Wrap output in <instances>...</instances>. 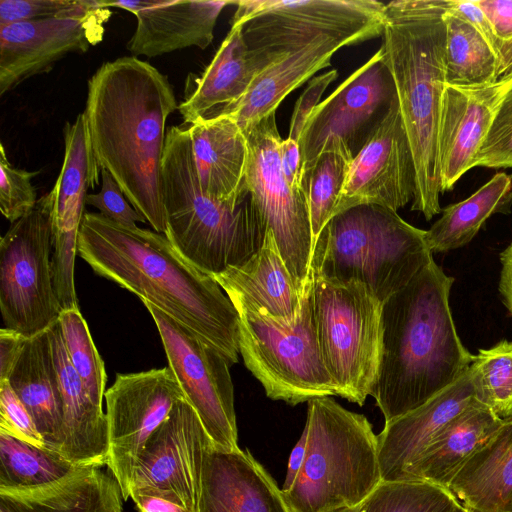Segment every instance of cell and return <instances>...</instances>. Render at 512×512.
Instances as JSON below:
<instances>
[{
  "label": "cell",
  "mask_w": 512,
  "mask_h": 512,
  "mask_svg": "<svg viewBox=\"0 0 512 512\" xmlns=\"http://www.w3.org/2000/svg\"><path fill=\"white\" fill-rule=\"evenodd\" d=\"M78 256L99 276L170 316L238 362V312L216 280L187 261L165 234L85 213Z\"/></svg>",
  "instance_id": "cell-1"
},
{
  "label": "cell",
  "mask_w": 512,
  "mask_h": 512,
  "mask_svg": "<svg viewBox=\"0 0 512 512\" xmlns=\"http://www.w3.org/2000/svg\"><path fill=\"white\" fill-rule=\"evenodd\" d=\"M178 108L168 78L134 56L102 64L88 81L84 110L94 156L154 231L165 234V124Z\"/></svg>",
  "instance_id": "cell-2"
},
{
  "label": "cell",
  "mask_w": 512,
  "mask_h": 512,
  "mask_svg": "<svg viewBox=\"0 0 512 512\" xmlns=\"http://www.w3.org/2000/svg\"><path fill=\"white\" fill-rule=\"evenodd\" d=\"M454 280L431 259L382 303L380 360L370 396L385 423L453 384L473 360L450 309Z\"/></svg>",
  "instance_id": "cell-3"
},
{
  "label": "cell",
  "mask_w": 512,
  "mask_h": 512,
  "mask_svg": "<svg viewBox=\"0 0 512 512\" xmlns=\"http://www.w3.org/2000/svg\"><path fill=\"white\" fill-rule=\"evenodd\" d=\"M448 5L449 0L391 1L385 4L381 35V50L414 159L411 209L426 220L442 211L438 131L445 86L443 16Z\"/></svg>",
  "instance_id": "cell-4"
},
{
  "label": "cell",
  "mask_w": 512,
  "mask_h": 512,
  "mask_svg": "<svg viewBox=\"0 0 512 512\" xmlns=\"http://www.w3.org/2000/svg\"><path fill=\"white\" fill-rule=\"evenodd\" d=\"M162 184L165 236L205 274L240 266L262 247L267 225L250 194L233 207L202 192L188 129L172 126L166 134Z\"/></svg>",
  "instance_id": "cell-5"
},
{
  "label": "cell",
  "mask_w": 512,
  "mask_h": 512,
  "mask_svg": "<svg viewBox=\"0 0 512 512\" xmlns=\"http://www.w3.org/2000/svg\"><path fill=\"white\" fill-rule=\"evenodd\" d=\"M425 235L388 207L354 206L334 215L318 235L311 273L359 282L382 304L433 259Z\"/></svg>",
  "instance_id": "cell-6"
},
{
  "label": "cell",
  "mask_w": 512,
  "mask_h": 512,
  "mask_svg": "<svg viewBox=\"0 0 512 512\" xmlns=\"http://www.w3.org/2000/svg\"><path fill=\"white\" fill-rule=\"evenodd\" d=\"M303 464L284 492L296 512L360 505L381 483L378 438L363 414L330 397L308 401Z\"/></svg>",
  "instance_id": "cell-7"
},
{
  "label": "cell",
  "mask_w": 512,
  "mask_h": 512,
  "mask_svg": "<svg viewBox=\"0 0 512 512\" xmlns=\"http://www.w3.org/2000/svg\"><path fill=\"white\" fill-rule=\"evenodd\" d=\"M233 305L239 316L240 354L270 399L297 405L337 395L318 341L312 275L291 322Z\"/></svg>",
  "instance_id": "cell-8"
},
{
  "label": "cell",
  "mask_w": 512,
  "mask_h": 512,
  "mask_svg": "<svg viewBox=\"0 0 512 512\" xmlns=\"http://www.w3.org/2000/svg\"><path fill=\"white\" fill-rule=\"evenodd\" d=\"M311 275L324 363L337 395L362 406L377 377L382 304L359 282L335 283Z\"/></svg>",
  "instance_id": "cell-9"
},
{
  "label": "cell",
  "mask_w": 512,
  "mask_h": 512,
  "mask_svg": "<svg viewBox=\"0 0 512 512\" xmlns=\"http://www.w3.org/2000/svg\"><path fill=\"white\" fill-rule=\"evenodd\" d=\"M232 25H240L249 50L281 56L320 36L351 45L381 36L385 4L375 0L237 1Z\"/></svg>",
  "instance_id": "cell-10"
},
{
  "label": "cell",
  "mask_w": 512,
  "mask_h": 512,
  "mask_svg": "<svg viewBox=\"0 0 512 512\" xmlns=\"http://www.w3.org/2000/svg\"><path fill=\"white\" fill-rule=\"evenodd\" d=\"M50 203L13 222L0 240V310L4 327L25 338L47 331L60 318L52 276Z\"/></svg>",
  "instance_id": "cell-11"
},
{
  "label": "cell",
  "mask_w": 512,
  "mask_h": 512,
  "mask_svg": "<svg viewBox=\"0 0 512 512\" xmlns=\"http://www.w3.org/2000/svg\"><path fill=\"white\" fill-rule=\"evenodd\" d=\"M248 156L244 190L273 233L281 257L302 295L311 277L313 236L303 191L289 187L280 166L282 141L276 111L264 116L246 134Z\"/></svg>",
  "instance_id": "cell-12"
},
{
  "label": "cell",
  "mask_w": 512,
  "mask_h": 512,
  "mask_svg": "<svg viewBox=\"0 0 512 512\" xmlns=\"http://www.w3.org/2000/svg\"><path fill=\"white\" fill-rule=\"evenodd\" d=\"M396 101L393 77L380 48L309 116L298 142L302 174L326 150L340 149L354 159Z\"/></svg>",
  "instance_id": "cell-13"
},
{
  "label": "cell",
  "mask_w": 512,
  "mask_h": 512,
  "mask_svg": "<svg viewBox=\"0 0 512 512\" xmlns=\"http://www.w3.org/2000/svg\"><path fill=\"white\" fill-rule=\"evenodd\" d=\"M142 302L156 324L168 366L214 446L223 451L240 449L231 364L179 322L149 302Z\"/></svg>",
  "instance_id": "cell-14"
},
{
  "label": "cell",
  "mask_w": 512,
  "mask_h": 512,
  "mask_svg": "<svg viewBox=\"0 0 512 512\" xmlns=\"http://www.w3.org/2000/svg\"><path fill=\"white\" fill-rule=\"evenodd\" d=\"M108 460L123 500L130 497L139 456L154 431L185 395L169 366L116 375L105 391Z\"/></svg>",
  "instance_id": "cell-15"
},
{
  "label": "cell",
  "mask_w": 512,
  "mask_h": 512,
  "mask_svg": "<svg viewBox=\"0 0 512 512\" xmlns=\"http://www.w3.org/2000/svg\"><path fill=\"white\" fill-rule=\"evenodd\" d=\"M110 15L105 1L91 0L75 13L0 26V95L101 42Z\"/></svg>",
  "instance_id": "cell-16"
},
{
  "label": "cell",
  "mask_w": 512,
  "mask_h": 512,
  "mask_svg": "<svg viewBox=\"0 0 512 512\" xmlns=\"http://www.w3.org/2000/svg\"><path fill=\"white\" fill-rule=\"evenodd\" d=\"M64 160L52 190V276L62 311L79 308L74 267L88 189L99 185L101 169L93 153L84 113L64 129Z\"/></svg>",
  "instance_id": "cell-17"
},
{
  "label": "cell",
  "mask_w": 512,
  "mask_h": 512,
  "mask_svg": "<svg viewBox=\"0 0 512 512\" xmlns=\"http://www.w3.org/2000/svg\"><path fill=\"white\" fill-rule=\"evenodd\" d=\"M212 445L192 406L186 400L179 402L142 450L130 492H158L188 512H197L203 459Z\"/></svg>",
  "instance_id": "cell-18"
},
{
  "label": "cell",
  "mask_w": 512,
  "mask_h": 512,
  "mask_svg": "<svg viewBox=\"0 0 512 512\" xmlns=\"http://www.w3.org/2000/svg\"><path fill=\"white\" fill-rule=\"evenodd\" d=\"M415 166L398 100L349 166L334 215L375 204L394 211L413 200Z\"/></svg>",
  "instance_id": "cell-19"
},
{
  "label": "cell",
  "mask_w": 512,
  "mask_h": 512,
  "mask_svg": "<svg viewBox=\"0 0 512 512\" xmlns=\"http://www.w3.org/2000/svg\"><path fill=\"white\" fill-rule=\"evenodd\" d=\"M511 90L512 73L483 86H444L438 131L442 193L472 169L473 159Z\"/></svg>",
  "instance_id": "cell-20"
},
{
  "label": "cell",
  "mask_w": 512,
  "mask_h": 512,
  "mask_svg": "<svg viewBox=\"0 0 512 512\" xmlns=\"http://www.w3.org/2000/svg\"><path fill=\"white\" fill-rule=\"evenodd\" d=\"M197 512H296L249 450L204 455Z\"/></svg>",
  "instance_id": "cell-21"
},
{
  "label": "cell",
  "mask_w": 512,
  "mask_h": 512,
  "mask_svg": "<svg viewBox=\"0 0 512 512\" xmlns=\"http://www.w3.org/2000/svg\"><path fill=\"white\" fill-rule=\"evenodd\" d=\"M237 1H105L108 8L130 11L137 25L127 49L134 56L156 57L196 46L208 47L219 14Z\"/></svg>",
  "instance_id": "cell-22"
},
{
  "label": "cell",
  "mask_w": 512,
  "mask_h": 512,
  "mask_svg": "<svg viewBox=\"0 0 512 512\" xmlns=\"http://www.w3.org/2000/svg\"><path fill=\"white\" fill-rule=\"evenodd\" d=\"M473 398L474 391L467 370L453 384L421 406L385 423L382 432L377 435L382 481L400 480L405 469Z\"/></svg>",
  "instance_id": "cell-23"
},
{
  "label": "cell",
  "mask_w": 512,
  "mask_h": 512,
  "mask_svg": "<svg viewBox=\"0 0 512 512\" xmlns=\"http://www.w3.org/2000/svg\"><path fill=\"white\" fill-rule=\"evenodd\" d=\"M285 55H263L249 50L241 26L232 25L213 60L194 80L190 95L178 106L184 122L191 125L218 116L245 95L264 69Z\"/></svg>",
  "instance_id": "cell-24"
},
{
  "label": "cell",
  "mask_w": 512,
  "mask_h": 512,
  "mask_svg": "<svg viewBox=\"0 0 512 512\" xmlns=\"http://www.w3.org/2000/svg\"><path fill=\"white\" fill-rule=\"evenodd\" d=\"M47 331L63 402V443L60 454L81 467L107 465L109 440L106 413L93 402L73 368L59 320Z\"/></svg>",
  "instance_id": "cell-25"
},
{
  "label": "cell",
  "mask_w": 512,
  "mask_h": 512,
  "mask_svg": "<svg viewBox=\"0 0 512 512\" xmlns=\"http://www.w3.org/2000/svg\"><path fill=\"white\" fill-rule=\"evenodd\" d=\"M201 190L221 203L237 206L244 190L247 139L227 115L200 119L188 127Z\"/></svg>",
  "instance_id": "cell-26"
},
{
  "label": "cell",
  "mask_w": 512,
  "mask_h": 512,
  "mask_svg": "<svg viewBox=\"0 0 512 512\" xmlns=\"http://www.w3.org/2000/svg\"><path fill=\"white\" fill-rule=\"evenodd\" d=\"M347 45L351 44L346 40L323 35L307 46L286 54L264 69L245 95L219 115L231 117L246 134L264 116L276 111L290 92L319 70L328 67L334 53Z\"/></svg>",
  "instance_id": "cell-27"
},
{
  "label": "cell",
  "mask_w": 512,
  "mask_h": 512,
  "mask_svg": "<svg viewBox=\"0 0 512 512\" xmlns=\"http://www.w3.org/2000/svg\"><path fill=\"white\" fill-rule=\"evenodd\" d=\"M231 302L285 322L297 315L302 295L267 229L262 247L246 263L212 276Z\"/></svg>",
  "instance_id": "cell-28"
},
{
  "label": "cell",
  "mask_w": 512,
  "mask_h": 512,
  "mask_svg": "<svg viewBox=\"0 0 512 512\" xmlns=\"http://www.w3.org/2000/svg\"><path fill=\"white\" fill-rule=\"evenodd\" d=\"M49 449L63 443V402L48 331L25 342L8 380Z\"/></svg>",
  "instance_id": "cell-29"
},
{
  "label": "cell",
  "mask_w": 512,
  "mask_h": 512,
  "mask_svg": "<svg viewBox=\"0 0 512 512\" xmlns=\"http://www.w3.org/2000/svg\"><path fill=\"white\" fill-rule=\"evenodd\" d=\"M503 421L473 398L405 469L400 480L419 479L447 487L464 463L490 439Z\"/></svg>",
  "instance_id": "cell-30"
},
{
  "label": "cell",
  "mask_w": 512,
  "mask_h": 512,
  "mask_svg": "<svg viewBox=\"0 0 512 512\" xmlns=\"http://www.w3.org/2000/svg\"><path fill=\"white\" fill-rule=\"evenodd\" d=\"M447 488L468 512H512V416L464 463Z\"/></svg>",
  "instance_id": "cell-31"
},
{
  "label": "cell",
  "mask_w": 512,
  "mask_h": 512,
  "mask_svg": "<svg viewBox=\"0 0 512 512\" xmlns=\"http://www.w3.org/2000/svg\"><path fill=\"white\" fill-rule=\"evenodd\" d=\"M122 500L114 477L101 467L86 466L52 485L0 490V512H122Z\"/></svg>",
  "instance_id": "cell-32"
},
{
  "label": "cell",
  "mask_w": 512,
  "mask_h": 512,
  "mask_svg": "<svg viewBox=\"0 0 512 512\" xmlns=\"http://www.w3.org/2000/svg\"><path fill=\"white\" fill-rule=\"evenodd\" d=\"M511 205L512 176L498 172L471 196L441 211V217L426 230L429 250L444 253L467 245L492 215L507 213Z\"/></svg>",
  "instance_id": "cell-33"
},
{
  "label": "cell",
  "mask_w": 512,
  "mask_h": 512,
  "mask_svg": "<svg viewBox=\"0 0 512 512\" xmlns=\"http://www.w3.org/2000/svg\"><path fill=\"white\" fill-rule=\"evenodd\" d=\"M445 85L483 86L496 82L499 57L486 39L468 22L446 12Z\"/></svg>",
  "instance_id": "cell-34"
},
{
  "label": "cell",
  "mask_w": 512,
  "mask_h": 512,
  "mask_svg": "<svg viewBox=\"0 0 512 512\" xmlns=\"http://www.w3.org/2000/svg\"><path fill=\"white\" fill-rule=\"evenodd\" d=\"M79 468L57 451L0 432V490L25 491L52 485Z\"/></svg>",
  "instance_id": "cell-35"
},
{
  "label": "cell",
  "mask_w": 512,
  "mask_h": 512,
  "mask_svg": "<svg viewBox=\"0 0 512 512\" xmlns=\"http://www.w3.org/2000/svg\"><path fill=\"white\" fill-rule=\"evenodd\" d=\"M352 160L340 149L326 150L302 174V191L309 210L313 245L333 217Z\"/></svg>",
  "instance_id": "cell-36"
},
{
  "label": "cell",
  "mask_w": 512,
  "mask_h": 512,
  "mask_svg": "<svg viewBox=\"0 0 512 512\" xmlns=\"http://www.w3.org/2000/svg\"><path fill=\"white\" fill-rule=\"evenodd\" d=\"M360 508L361 512H459L463 506L447 487L412 479L381 481Z\"/></svg>",
  "instance_id": "cell-37"
},
{
  "label": "cell",
  "mask_w": 512,
  "mask_h": 512,
  "mask_svg": "<svg viewBox=\"0 0 512 512\" xmlns=\"http://www.w3.org/2000/svg\"><path fill=\"white\" fill-rule=\"evenodd\" d=\"M474 398L501 419L512 416V341L479 349L469 366Z\"/></svg>",
  "instance_id": "cell-38"
},
{
  "label": "cell",
  "mask_w": 512,
  "mask_h": 512,
  "mask_svg": "<svg viewBox=\"0 0 512 512\" xmlns=\"http://www.w3.org/2000/svg\"><path fill=\"white\" fill-rule=\"evenodd\" d=\"M69 360L95 404L102 407L106 372L80 309L62 311L59 318Z\"/></svg>",
  "instance_id": "cell-39"
},
{
  "label": "cell",
  "mask_w": 512,
  "mask_h": 512,
  "mask_svg": "<svg viewBox=\"0 0 512 512\" xmlns=\"http://www.w3.org/2000/svg\"><path fill=\"white\" fill-rule=\"evenodd\" d=\"M39 171L16 168L8 161L3 144L0 145V210L11 223L19 220L37 205V193L32 184Z\"/></svg>",
  "instance_id": "cell-40"
},
{
  "label": "cell",
  "mask_w": 512,
  "mask_h": 512,
  "mask_svg": "<svg viewBox=\"0 0 512 512\" xmlns=\"http://www.w3.org/2000/svg\"><path fill=\"white\" fill-rule=\"evenodd\" d=\"M512 168V90L506 95L493 124L472 162V168Z\"/></svg>",
  "instance_id": "cell-41"
},
{
  "label": "cell",
  "mask_w": 512,
  "mask_h": 512,
  "mask_svg": "<svg viewBox=\"0 0 512 512\" xmlns=\"http://www.w3.org/2000/svg\"><path fill=\"white\" fill-rule=\"evenodd\" d=\"M0 432L39 447H47L29 411L8 381L0 382Z\"/></svg>",
  "instance_id": "cell-42"
},
{
  "label": "cell",
  "mask_w": 512,
  "mask_h": 512,
  "mask_svg": "<svg viewBox=\"0 0 512 512\" xmlns=\"http://www.w3.org/2000/svg\"><path fill=\"white\" fill-rule=\"evenodd\" d=\"M91 0H1L0 26L78 12Z\"/></svg>",
  "instance_id": "cell-43"
},
{
  "label": "cell",
  "mask_w": 512,
  "mask_h": 512,
  "mask_svg": "<svg viewBox=\"0 0 512 512\" xmlns=\"http://www.w3.org/2000/svg\"><path fill=\"white\" fill-rule=\"evenodd\" d=\"M101 177L100 191L96 194H88L86 204L97 208L107 219L125 227H136L137 222H147L146 218L127 200L108 171L101 170Z\"/></svg>",
  "instance_id": "cell-44"
},
{
  "label": "cell",
  "mask_w": 512,
  "mask_h": 512,
  "mask_svg": "<svg viewBox=\"0 0 512 512\" xmlns=\"http://www.w3.org/2000/svg\"><path fill=\"white\" fill-rule=\"evenodd\" d=\"M337 75V71L333 69L316 76L309 82L307 88L295 103L290 122L289 139L299 142L309 116L320 103L324 91L337 78Z\"/></svg>",
  "instance_id": "cell-45"
},
{
  "label": "cell",
  "mask_w": 512,
  "mask_h": 512,
  "mask_svg": "<svg viewBox=\"0 0 512 512\" xmlns=\"http://www.w3.org/2000/svg\"><path fill=\"white\" fill-rule=\"evenodd\" d=\"M447 12L471 24L497 53L500 63L502 42L497 38L490 21L474 0H449Z\"/></svg>",
  "instance_id": "cell-46"
},
{
  "label": "cell",
  "mask_w": 512,
  "mask_h": 512,
  "mask_svg": "<svg viewBox=\"0 0 512 512\" xmlns=\"http://www.w3.org/2000/svg\"><path fill=\"white\" fill-rule=\"evenodd\" d=\"M490 21L497 38L512 40V0H474Z\"/></svg>",
  "instance_id": "cell-47"
},
{
  "label": "cell",
  "mask_w": 512,
  "mask_h": 512,
  "mask_svg": "<svg viewBox=\"0 0 512 512\" xmlns=\"http://www.w3.org/2000/svg\"><path fill=\"white\" fill-rule=\"evenodd\" d=\"M280 166L285 181L295 191H302V165L298 142L282 140L279 146Z\"/></svg>",
  "instance_id": "cell-48"
},
{
  "label": "cell",
  "mask_w": 512,
  "mask_h": 512,
  "mask_svg": "<svg viewBox=\"0 0 512 512\" xmlns=\"http://www.w3.org/2000/svg\"><path fill=\"white\" fill-rule=\"evenodd\" d=\"M27 339L5 327L0 330V382L8 380Z\"/></svg>",
  "instance_id": "cell-49"
},
{
  "label": "cell",
  "mask_w": 512,
  "mask_h": 512,
  "mask_svg": "<svg viewBox=\"0 0 512 512\" xmlns=\"http://www.w3.org/2000/svg\"><path fill=\"white\" fill-rule=\"evenodd\" d=\"M130 497L140 512H188L169 497L151 490H131Z\"/></svg>",
  "instance_id": "cell-50"
},
{
  "label": "cell",
  "mask_w": 512,
  "mask_h": 512,
  "mask_svg": "<svg viewBox=\"0 0 512 512\" xmlns=\"http://www.w3.org/2000/svg\"><path fill=\"white\" fill-rule=\"evenodd\" d=\"M501 272L498 289L503 304L512 315V243L500 254Z\"/></svg>",
  "instance_id": "cell-51"
},
{
  "label": "cell",
  "mask_w": 512,
  "mask_h": 512,
  "mask_svg": "<svg viewBox=\"0 0 512 512\" xmlns=\"http://www.w3.org/2000/svg\"><path fill=\"white\" fill-rule=\"evenodd\" d=\"M306 442L307 435L306 431L303 430L301 437L290 453L285 481L281 488L283 492H286L291 488L298 476L305 457Z\"/></svg>",
  "instance_id": "cell-52"
},
{
  "label": "cell",
  "mask_w": 512,
  "mask_h": 512,
  "mask_svg": "<svg viewBox=\"0 0 512 512\" xmlns=\"http://www.w3.org/2000/svg\"><path fill=\"white\" fill-rule=\"evenodd\" d=\"M512 73V40L504 42L500 50L498 78Z\"/></svg>",
  "instance_id": "cell-53"
},
{
  "label": "cell",
  "mask_w": 512,
  "mask_h": 512,
  "mask_svg": "<svg viewBox=\"0 0 512 512\" xmlns=\"http://www.w3.org/2000/svg\"><path fill=\"white\" fill-rule=\"evenodd\" d=\"M330 512H361V508H360V505H358L355 507L340 508V509L333 510Z\"/></svg>",
  "instance_id": "cell-54"
},
{
  "label": "cell",
  "mask_w": 512,
  "mask_h": 512,
  "mask_svg": "<svg viewBox=\"0 0 512 512\" xmlns=\"http://www.w3.org/2000/svg\"><path fill=\"white\" fill-rule=\"evenodd\" d=\"M459 512H468V511L465 510L464 508H462Z\"/></svg>",
  "instance_id": "cell-55"
}]
</instances>
